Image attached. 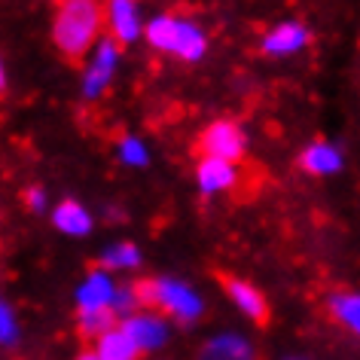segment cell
I'll return each mask as SVG.
<instances>
[{"label": "cell", "instance_id": "cell-1", "mask_svg": "<svg viewBox=\"0 0 360 360\" xmlns=\"http://www.w3.org/2000/svg\"><path fill=\"white\" fill-rule=\"evenodd\" d=\"M52 43L61 61L83 68L89 49L107 28V0H52Z\"/></svg>", "mask_w": 360, "mask_h": 360}, {"label": "cell", "instance_id": "cell-2", "mask_svg": "<svg viewBox=\"0 0 360 360\" xmlns=\"http://www.w3.org/2000/svg\"><path fill=\"white\" fill-rule=\"evenodd\" d=\"M131 290L138 296L141 309L162 311L165 318H174L184 327L202 318V309H205L202 300L195 296V290H190L180 281H171V278H141V281H131Z\"/></svg>", "mask_w": 360, "mask_h": 360}, {"label": "cell", "instance_id": "cell-3", "mask_svg": "<svg viewBox=\"0 0 360 360\" xmlns=\"http://www.w3.org/2000/svg\"><path fill=\"white\" fill-rule=\"evenodd\" d=\"M202 193H229L236 202H248L259 193V184L266 180V168L257 162H226V159H199L195 168Z\"/></svg>", "mask_w": 360, "mask_h": 360}, {"label": "cell", "instance_id": "cell-4", "mask_svg": "<svg viewBox=\"0 0 360 360\" xmlns=\"http://www.w3.org/2000/svg\"><path fill=\"white\" fill-rule=\"evenodd\" d=\"M193 153L199 159L245 162L248 159V138L236 120H217L199 131V138L193 143Z\"/></svg>", "mask_w": 360, "mask_h": 360}, {"label": "cell", "instance_id": "cell-5", "mask_svg": "<svg viewBox=\"0 0 360 360\" xmlns=\"http://www.w3.org/2000/svg\"><path fill=\"white\" fill-rule=\"evenodd\" d=\"M214 275H217V281L223 284V290H226L229 300L236 302L238 309L257 323V327H269L272 309H269L263 290H257V287L250 281H245V278H236V275H226V272H214Z\"/></svg>", "mask_w": 360, "mask_h": 360}, {"label": "cell", "instance_id": "cell-6", "mask_svg": "<svg viewBox=\"0 0 360 360\" xmlns=\"http://www.w3.org/2000/svg\"><path fill=\"white\" fill-rule=\"evenodd\" d=\"M138 6L134 0H107V37L125 49L138 37Z\"/></svg>", "mask_w": 360, "mask_h": 360}, {"label": "cell", "instance_id": "cell-7", "mask_svg": "<svg viewBox=\"0 0 360 360\" xmlns=\"http://www.w3.org/2000/svg\"><path fill=\"white\" fill-rule=\"evenodd\" d=\"M122 330L134 339V345H138L143 354L162 348L168 342V327L162 318H156V314H131V318L122 321Z\"/></svg>", "mask_w": 360, "mask_h": 360}, {"label": "cell", "instance_id": "cell-8", "mask_svg": "<svg viewBox=\"0 0 360 360\" xmlns=\"http://www.w3.org/2000/svg\"><path fill=\"white\" fill-rule=\"evenodd\" d=\"M122 46L116 43L113 37H107L101 46H98V56L92 61V68H89L86 74V83H83V92L86 98H98L107 89V83H110L113 77V65H116V52H120Z\"/></svg>", "mask_w": 360, "mask_h": 360}, {"label": "cell", "instance_id": "cell-9", "mask_svg": "<svg viewBox=\"0 0 360 360\" xmlns=\"http://www.w3.org/2000/svg\"><path fill=\"white\" fill-rule=\"evenodd\" d=\"M309 37L311 34L305 31L300 22H284L266 34L259 49H263V56H290V52L302 49L305 43H309Z\"/></svg>", "mask_w": 360, "mask_h": 360}, {"label": "cell", "instance_id": "cell-10", "mask_svg": "<svg viewBox=\"0 0 360 360\" xmlns=\"http://www.w3.org/2000/svg\"><path fill=\"white\" fill-rule=\"evenodd\" d=\"M195 360H257V354L248 339L223 333V336H214L205 342L199 348V354H195Z\"/></svg>", "mask_w": 360, "mask_h": 360}, {"label": "cell", "instance_id": "cell-11", "mask_svg": "<svg viewBox=\"0 0 360 360\" xmlns=\"http://www.w3.org/2000/svg\"><path fill=\"white\" fill-rule=\"evenodd\" d=\"M300 168L309 171V174H314V177L333 174V171L342 168V156H339L336 147H330V143L318 141V143H311V147H305L300 153Z\"/></svg>", "mask_w": 360, "mask_h": 360}, {"label": "cell", "instance_id": "cell-12", "mask_svg": "<svg viewBox=\"0 0 360 360\" xmlns=\"http://www.w3.org/2000/svg\"><path fill=\"white\" fill-rule=\"evenodd\" d=\"M95 351H98V357L101 360H141V354H143L122 327H116V330L107 333L104 339H98Z\"/></svg>", "mask_w": 360, "mask_h": 360}, {"label": "cell", "instance_id": "cell-13", "mask_svg": "<svg viewBox=\"0 0 360 360\" xmlns=\"http://www.w3.org/2000/svg\"><path fill=\"white\" fill-rule=\"evenodd\" d=\"M116 309L107 305V309H92V311H79L77 318V333L79 339H104L110 330H116Z\"/></svg>", "mask_w": 360, "mask_h": 360}, {"label": "cell", "instance_id": "cell-14", "mask_svg": "<svg viewBox=\"0 0 360 360\" xmlns=\"http://www.w3.org/2000/svg\"><path fill=\"white\" fill-rule=\"evenodd\" d=\"M180 25H184V19H177L174 13H165V15H159V19H153L150 28H147L150 46L174 56V46H177V37H180Z\"/></svg>", "mask_w": 360, "mask_h": 360}, {"label": "cell", "instance_id": "cell-15", "mask_svg": "<svg viewBox=\"0 0 360 360\" xmlns=\"http://www.w3.org/2000/svg\"><path fill=\"white\" fill-rule=\"evenodd\" d=\"M113 284L107 281L101 272H92L89 275V281L83 284V290H79V311H92V309H107V305H113Z\"/></svg>", "mask_w": 360, "mask_h": 360}, {"label": "cell", "instance_id": "cell-16", "mask_svg": "<svg viewBox=\"0 0 360 360\" xmlns=\"http://www.w3.org/2000/svg\"><path fill=\"white\" fill-rule=\"evenodd\" d=\"M52 220H56V226L61 232H68V236H86V232L92 229V217H89V211L74 199L61 202L56 208V217Z\"/></svg>", "mask_w": 360, "mask_h": 360}, {"label": "cell", "instance_id": "cell-17", "mask_svg": "<svg viewBox=\"0 0 360 360\" xmlns=\"http://www.w3.org/2000/svg\"><path fill=\"white\" fill-rule=\"evenodd\" d=\"M205 46H208V37L202 34V28L195 22L184 19V25H180L177 46H174V56L180 61H199L205 56Z\"/></svg>", "mask_w": 360, "mask_h": 360}, {"label": "cell", "instance_id": "cell-18", "mask_svg": "<svg viewBox=\"0 0 360 360\" xmlns=\"http://www.w3.org/2000/svg\"><path fill=\"white\" fill-rule=\"evenodd\" d=\"M330 311L339 323H345L351 333L360 336V296L357 293H333L330 296Z\"/></svg>", "mask_w": 360, "mask_h": 360}, {"label": "cell", "instance_id": "cell-19", "mask_svg": "<svg viewBox=\"0 0 360 360\" xmlns=\"http://www.w3.org/2000/svg\"><path fill=\"white\" fill-rule=\"evenodd\" d=\"M141 263V254H138V248L129 245V241H122V245H116L110 250H104L101 257L95 259V269H134Z\"/></svg>", "mask_w": 360, "mask_h": 360}, {"label": "cell", "instance_id": "cell-20", "mask_svg": "<svg viewBox=\"0 0 360 360\" xmlns=\"http://www.w3.org/2000/svg\"><path fill=\"white\" fill-rule=\"evenodd\" d=\"M43 202H46V195H43V186H28V190L22 193V205L28 211H43Z\"/></svg>", "mask_w": 360, "mask_h": 360}, {"label": "cell", "instance_id": "cell-21", "mask_svg": "<svg viewBox=\"0 0 360 360\" xmlns=\"http://www.w3.org/2000/svg\"><path fill=\"white\" fill-rule=\"evenodd\" d=\"M122 159L131 162V165H143V162H147V156H143V147L138 141H131V138L122 141Z\"/></svg>", "mask_w": 360, "mask_h": 360}, {"label": "cell", "instance_id": "cell-22", "mask_svg": "<svg viewBox=\"0 0 360 360\" xmlns=\"http://www.w3.org/2000/svg\"><path fill=\"white\" fill-rule=\"evenodd\" d=\"M4 342L6 345L13 342V311H10V305H4Z\"/></svg>", "mask_w": 360, "mask_h": 360}, {"label": "cell", "instance_id": "cell-23", "mask_svg": "<svg viewBox=\"0 0 360 360\" xmlns=\"http://www.w3.org/2000/svg\"><path fill=\"white\" fill-rule=\"evenodd\" d=\"M77 360H101V357H98V351H83Z\"/></svg>", "mask_w": 360, "mask_h": 360}]
</instances>
